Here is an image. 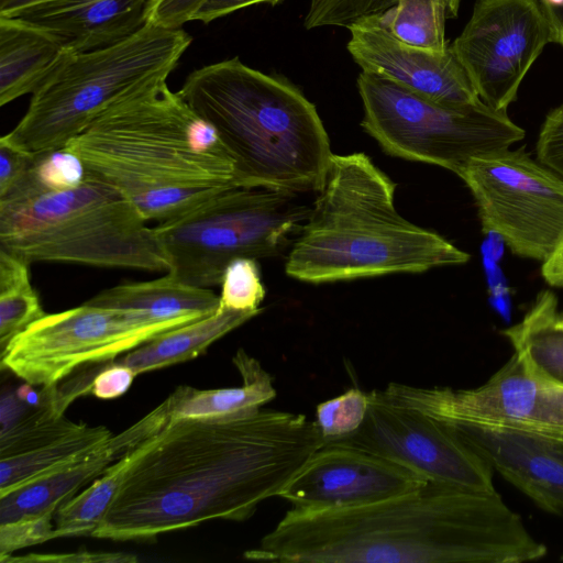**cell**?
<instances>
[{
  "label": "cell",
  "mask_w": 563,
  "mask_h": 563,
  "mask_svg": "<svg viewBox=\"0 0 563 563\" xmlns=\"http://www.w3.org/2000/svg\"><path fill=\"white\" fill-rule=\"evenodd\" d=\"M48 0H0V15L12 16Z\"/></svg>",
  "instance_id": "obj_41"
},
{
  "label": "cell",
  "mask_w": 563,
  "mask_h": 563,
  "mask_svg": "<svg viewBox=\"0 0 563 563\" xmlns=\"http://www.w3.org/2000/svg\"><path fill=\"white\" fill-rule=\"evenodd\" d=\"M383 394L438 420L563 440V383L514 352L486 383L470 389L390 383Z\"/></svg>",
  "instance_id": "obj_12"
},
{
  "label": "cell",
  "mask_w": 563,
  "mask_h": 563,
  "mask_svg": "<svg viewBox=\"0 0 563 563\" xmlns=\"http://www.w3.org/2000/svg\"><path fill=\"white\" fill-rule=\"evenodd\" d=\"M114 187L88 175L76 186L22 188L0 198V249L26 262L168 272L154 228Z\"/></svg>",
  "instance_id": "obj_6"
},
{
  "label": "cell",
  "mask_w": 563,
  "mask_h": 563,
  "mask_svg": "<svg viewBox=\"0 0 563 563\" xmlns=\"http://www.w3.org/2000/svg\"><path fill=\"white\" fill-rule=\"evenodd\" d=\"M157 433L131 448L88 488L58 507L55 512L57 538L91 536L106 514L124 475L133 463L151 448Z\"/></svg>",
  "instance_id": "obj_26"
},
{
  "label": "cell",
  "mask_w": 563,
  "mask_h": 563,
  "mask_svg": "<svg viewBox=\"0 0 563 563\" xmlns=\"http://www.w3.org/2000/svg\"><path fill=\"white\" fill-rule=\"evenodd\" d=\"M353 433L330 441L393 461L431 482L494 492L493 468L448 423L399 404L375 389Z\"/></svg>",
  "instance_id": "obj_13"
},
{
  "label": "cell",
  "mask_w": 563,
  "mask_h": 563,
  "mask_svg": "<svg viewBox=\"0 0 563 563\" xmlns=\"http://www.w3.org/2000/svg\"><path fill=\"white\" fill-rule=\"evenodd\" d=\"M35 154L22 151L0 139V197L7 195L29 172Z\"/></svg>",
  "instance_id": "obj_35"
},
{
  "label": "cell",
  "mask_w": 563,
  "mask_h": 563,
  "mask_svg": "<svg viewBox=\"0 0 563 563\" xmlns=\"http://www.w3.org/2000/svg\"><path fill=\"white\" fill-rule=\"evenodd\" d=\"M324 443L301 413L172 420L129 468L91 537L150 540L216 519L244 521Z\"/></svg>",
  "instance_id": "obj_1"
},
{
  "label": "cell",
  "mask_w": 563,
  "mask_h": 563,
  "mask_svg": "<svg viewBox=\"0 0 563 563\" xmlns=\"http://www.w3.org/2000/svg\"><path fill=\"white\" fill-rule=\"evenodd\" d=\"M389 9L351 23L346 48L362 71L399 84L435 102L467 106L481 100L453 49L434 52L399 40Z\"/></svg>",
  "instance_id": "obj_16"
},
{
  "label": "cell",
  "mask_w": 563,
  "mask_h": 563,
  "mask_svg": "<svg viewBox=\"0 0 563 563\" xmlns=\"http://www.w3.org/2000/svg\"><path fill=\"white\" fill-rule=\"evenodd\" d=\"M501 333L533 368L563 383V325L551 290H541L523 318Z\"/></svg>",
  "instance_id": "obj_25"
},
{
  "label": "cell",
  "mask_w": 563,
  "mask_h": 563,
  "mask_svg": "<svg viewBox=\"0 0 563 563\" xmlns=\"http://www.w3.org/2000/svg\"><path fill=\"white\" fill-rule=\"evenodd\" d=\"M191 42L181 27L146 23L119 44L66 53L32 93L20 122L3 137L32 154L64 148L114 102L167 80Z\"/></svg>",
  "instance_id": "obj_7"
},
{
  "label": "cell",
  "mask_w": 563,
  "mask_h": 563,
  "mask_svg": "<svg viewBox=\"0 0 563 563\" xmlns=\"http://www.w3.org/2000/svg\"><path fill=\"white\" fill-rule=\"evenodd\" d=\"M262 311L219 308L208 317L158 334L114 362L132 368L137 375L187 362Z\"/></svg>",
  "instance_id": "obj_23"
},
{
  "label": "cell",
  "mask_w": 563,
  "mask_h": 563,
  "mask_svg": "<svg viewBox=\"0 0 563 563\" xmlns=\"http://www.w3.org/2000/svg\"><path fill=\"white\" fill-rule=\"evenodd\" d=\"M395 190L396 184L364 153L332 154L309 218L287 255L286 274L319 284L468 262V253L400 216Z\"/></svg>",
  "instance_id": "obj_4"
},
{
  "label": "cell",
  "mask_w": 563,
  "mask_h": 563,
  "mask_svg": "<svg viewBox=\"0 0 563 563\" xmlns=\"http://www.w3.org/2000/svg\"><path fill=\"white\" fill-rule=\"evenodd\" d=\"M322 0H310L309 10L316 8Z\"/></svg>",
  "instance_id": "obj_42"
},
{
  "label": "cell",
  "mask_w": 563,
  "mask_h": 563,
  "mask_svg": "<svg viewBox=\"0 0 563 563\" xmlns=\"http://www.w3.org/2000/svg\"><path fill=\"white\" fill-rule=\"evenodd\" d=\"M66 53L38 26L0 15V106L33 93Z\"/></svg>",
  "instance_id": "obj_20"
},
{
  "label": "cell",
  "mask_w": 563,
  "mask_h": 563,
  "mask_svg": "<svg viewBox=\"0 0 563 563\" xmlns=\"http://www.w3.org/2000/svg\"><path fill=\"white\" fill-rule=\"evenodd\" d=\"M184 325L137 310L84 305L45 314L0 353L7 368L34 386H51L85 365L114 361L161 333Z\"/></svg>",
  "instance_id": "obj_11"
},
{
  "label": "cell",
  "mask_w": 563,
  "mask_h": 563,
  "mask_svg": "<svg viewBox=\"0 0 563 563\" xmlns=\"http://www.w3.org/2000/svg\"><path fill=\"white\" fill-rule=\"evenodd\" d=\"M538 1L550 23L554 43L563 46V0Z\"/></svg>",
  "instance_id": "obj_39"
},
{
  "label": "cell",
  "mask_w": 563,
  "mask_h": 563,
  "mask_svg": "<svg viewBox=\"0 0 563 563\" xmlns=\"http://www.w3.org/2000/svg\"><path fill=\"white\" fill-rule=\"evenodd\" d=\"M389 13L393 33L405 43L434 52L449 47L445 0H397Z\"/></svg>",
  "instance_id": "obj_28"
},
{
  "label": "cell",
  "mask_w": 563,
  "mask_h": 563,
  "mask_svg": "<svg viewBox=\"0 0 563 563\" xmlns=\"http://www.w3.org/2000/svg\"><path fill=\"white\" fill-rule=\"evenodd\" d=\"M30 263L0 249V353L46 313L31 284Z\"/></svg>",
  "instance_id": "obj_27"
},
{
  "label": "cell",
  "mask_w": 563,
  "mask_h": 563,
  "mask_svg": "<svg viewBox=\"0 0 563 563\" xmlns=\"http://www.w3.org/2000/svg\"><path fill=\"white\" fill-rule=\"evenodd\" d=\"M483 231L517 256L544 263L563 242V177L522 146L471 159L457 175Z\"/></svg>",
  "instance_id": "obj_10"
},
{
  "label": "cell",
  "mask_w": 563,
  "mask_h": 563,
  "mask_svg": "<svg viewBox=\"0 0 563 563\" xmlns=\"http://www.w3.org/2000/svg\"><path fill=\"white\" fill-rule=\"evenodd\" d=\"M356 85L363 104L361 125L391 156L459 175L471 159L510 148L526 135L507 112L483 101L442 104L365 71Z\"/></svg>",
  "instance_id": "obj_9"
},
{
  "label": "cell",
  "mask_w": 563,
  "mask_h": 563,
  "mask_svg": "<svg viewBox=\"0 0 563 563\" xmlns=\"http://www.w3.org/2000/svg\"><path fill=\"white\" fill-rule=\"evenodd\" d=\"M427 479L379 455L325 441L280 490L300 510L350 508L402 496Z\"/></svg>",
  "instance_id": "obj_15"
},
{
  "label": "cell",
  "mask_w": 563,
  "mask_h": 563,
  "mask_svg": "<svg viewBox=\"0 0 563 563\" xmlns=\"http://www.w3.org/2000/svg\"><path fill=\"white\" fill-rule=\"evenodd\" d=\"M64 148L147 222L176 218L235 186L234 161L216 131L167 80L114 102Z\"/></svg>",
  "instance_id": "obj_3"
},
{
  "label": "cell",
  "mask_w": 563,
  "mask_h": 563,
  "mask_svg": "<svg viewBox=\"0 0 563 563\" xmlns=\"http://www.w3.org/2000/svg\"><path fill=\"white\" fill-rule=\"evenodd\" d=\"M178 93L233 158L235 186L321 189L330 140L314 104L286 77L233 57L194 70Z\"/></svg>",
  "instance_id": "obj_5"
},
{
  "label": "cell",
  "mask_w": 563,
  "mask_h": 563,
  "mask_svg": "<svg viewBox=\"0 0 563 563\" xmlns=\"http://www.w3.org/2000/svg\"><path fill=\"white\" fill-rule=\"evenodd\" d=\"M560 323L563 325V314L560 316Z\"/></svg>",
  "instance_id": "obj_43"
},
{
  "label": "cell",
  "mask_w": 563,
  "mask_h": 563,
  "mask_svg": "<svg viewBox=\"0 0 563 563\" xmlns=\"http://www.w3.org/2000/svg\"><path fill=\"white\" fill-rule=\"evenodd\" d=\"M397 0H322L308 10L303 26L312 30L321 26L347 27L355 20L384 12L395 7Z\"/></svg>",
  "instance_id": "obj_31"
},
{
  "label": "cell",
  "mask_w": 563,
  "mask_h": 563,
  "mask_svg": "<svg viewBox=\"0 0 563 563\" xmlns=\"http://www.w3.org/2000/svg\"><path fill=\"white\" fill-rule=\"evenodd\" d=\"M137 558L133 554L121 552H91L79 551L67 554H29L24 556L9 555L0 560L5 562H57V563H112V562H136Z\"/></svg>",
  "instance_id": "obj_37"
},
{
  "label": "cell",
  "mask_w": 563,
  "mask_h": 563,
  "mask_svg": "<svg viewBox=\"0 0 563 563\" xmlns=\"http://www.w3.org/2000/svg\"><path fill=\"white\" fill-rule=\"evenodd\" d=\"M112 437L104 426L80 423L76 429L33 450L2 457L0 497L86 456Z\"/></svg>",
  "instance_id": "obj_24"
},
{
  "label": "cell",
  "mask_w": 563,
  "mask_h": 563,
  "mask_svg": "<svg viewBox=\"0 0 563 563\" xmlns=\"http://www.w3.org/2000/svg\"><path fill=\"white\" fill-rule=\"evenodd\" d=\"M549 43H554L553 33L538 0H476L450 46L481 100L507 112Z\"/></svg>",
  "instance_id": "obj_14"
},
{
  "label": "cell",
  "mask_w": 563,
  "mask_h": 563,
  "mask_svg": "<svg viewBox=\"0 0 563 563\" xmlns=\"http://www.w3.org/2000/svg\"><path fill=\"white\" fill-rule=\"evenodd\" d=\"M498 494L427 481L412 493L350 508H290L249 560L273 562L523 563L543 559Z\"/></svg>",
  "instance_id": "obj_2"
},
{
  "label": "cell",
  "mask_w": 563,
  "mask_h": 563,
  "mask_svg": "<svg viewBox=\"0 0 563 563\" xmlns=\"http://www.w3.org/2000/svg\"><path fill=\"white\" fill-rule=\"evenodd\" d=\"M542 277L554 287H563V242L552 256L542 263Z\"/></svg>",
  "instance_id": "obj_40"
},
{
  "label": "cell",
  "mask_w": 563,
  "mask_h": 563,
  "mask_svg": "<svg viewBox=\"0 0 563 563\" xmlns=\"http://www.w3.org/2000/svg\"><path fill=\"white\" fill-rule=\"evenodd\" d=\"M257 260L241 257L225 268L219 296L220 309L238 311L262 310L260 303L265 297Z\"/></svg>",
  "instance_id": "obj_29"
},
{
  "label": "cell",
  "mask_w": 563,
  "mask_h": 563,
  "mask_svg": "<svg viewBox=\"0 0 563 563\" xmlns=\"http://www.w3.org/2000/svg\"><path fill=\"white\" fill-rule=\"evenodd\" d=\"M206 0H150L146 23L178 29L194 21V16Z\"/></svg>",
  "instance_id": "obj_34"
},
{
  "label": "cell",
  "mask_w": 563,
  "mask_h": 563,
  "mask_svg": "<svg viewBox=\"0 0 563 563\" xmlns=\"http://www.w3.org/2000/svg\"><path fill=\"white\" fill-rule=\"evenodd\" d=\"M86 302L143 311L161 320L187 324L214 313L219 309L220 299L210 288L184 284L167 273L156 279L104 289Z\"/></svg>",
  "instance_id": "obj_22"
},
{
  "label": "cell",
  "mask_w": 563,
  "mask_h": 563,
  "mask_svg": "<svg viewBox=\"0 0 563 563\" xmlns=\"http://www.w3.org/2000/svg\"><path fill=\"white\" fill-rule=\"evenodd\" d=\"M150 0H48L15 15L53 35L67 53L119 44L146 24Z\"/></svg>",
  "instance_id": "obj_19"
},
{
  "label": "cell",
  "mask_w": 563,
  "mask_h": 563,
  "mask_svg": "<svg viewBox=\"0 0 563 563\" xmlns=\"http://www.w3.org/2000/svg\"><path fill=\"white\" fill-rule=\"evenodd\" d=\"M284 0H206L194 16V21L208 24L219 18L258 3L278 4Z\"/></svg>",
  "instance_id": "obj_38"
},
{
  "label": "cell",
  "mask_w": 563,
  "mask_h": 563,
  "mask_svg": "<svg viewBox=\"0 0 563 563\" xmlns=\"http://www.w3.org/2000/svg\"><path fill=\"white\" fill-rule=\"evenodd\" d=\"M310 211L299 194L234 186L154 229L169 258L167 273L184 284L210 288L221 284L236 258L282 254Z\"/></svg>",
  "instance_id": "obj_8"
},
{
  "label": "cell",
  "mask_w": 563,
  "mask_h": 563,
  "mask_svg": "<svg viewBox=\"0 0 563 563\" xmlns=\"http://www.w3.org/2000/svg\"><path fill=\"white\" fill-rule=\"evenodd\" d=\"M161 404L129 429L112 435L99 448L78 461L64 465L0 497V525L57 508L78 490L103 474L131 448L167 426Z\"/></svg>",
  "instance_id": "obj_18"
},
{
  "label": "cell",
  "mask_w": 563,
  "mask_h": 563,
  "mask_svg": "<svg viewBox=\"0 0 563 563\" xmlns=\"http://www.w3.org/2000/svg\"><path fill=\"white\" fill-rule=\"evenodd\" d=\"M57 508L0 525V560L26 547L56 539L53 516Z\"/></svg>",
  "instance_id": "obj_32"
},
{
  "label": "cell",
  "mask_w": 563,
  "mask_h": 563,
  "mask_svg": "<svg viewBox=\"0 0 563 563\" xmlns=\"http://www.w3.org/2000/svg\"><path fill=\"white\" fill-rule=\"evenodd\" d=\"M537 158L563 177V104L545 117L536 144Z\"/></svg>",
  "instance_id": "obj_33"
},
{
  "label": "cell",
  "mask_w": 563,
  "mask_h": 563,
  "mask_svg": "<svg viewBox=\"0 0 563 563\" xmlns=\"http://www.w3.org/2000/svg\"><path fill=\"white\" fill-rule=\"evenodd\" d=\"M448 423L494 471L538 507L563 515V440L509 429Z\"/></svg>",
  "instance_id": "obj_17"
},
{
  "label": "cell",
  "mask_w": 563,
  "mask_h": 563,
  "mask_svg": "<svg viewBox=\"0 0 563 563\" xmlns=\"http://www.w3.org/2000/svg\"><path fill=\"white\" fill-rule=\"evenodd\" d=\"M367 405V393L357 387L319 404L316 422L325 441L340 439L356 431L364 421Z\"/></svg>",
  "instance_id": "obj_30"
},
{
  "label": "cell",
  "mask_w": 563,
  "mask_h": 563,
  "mask_svg": "<svg viewBox=\"0 0 563 563\" xmlns=\"http://www.w3.org/2000/svg\"><path fill=\"white\" fill-rule=\"evenodd\" d=\"M137 374L130 367L115 363H104L91 383L90 394L100 399L122 396L131 387Z\"/></svg>",
  "instance_id": "obj_36"
},
{
  "label": "cell",
  "mask_w": 563,
  "mask_h": 563,
  "mask_svg": "<svg viewBox=\"0 0 563 563\" xmlns=\"http://www.w3.org/2000/svg\"><path fill=\"white\" fill-rule=\"evenodd\" d=\"M232 362L242 377L241 386L219 389L178 386L164 400L168 420L247 415L276 397L273 378L257 360L240 349Z\"/></svg>",
  "instance_id": "obj_21"
}]
</instances>
